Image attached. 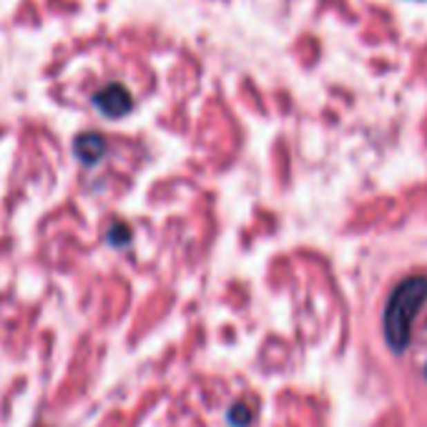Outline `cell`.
Masks as SVG:
<instances>
[{
	"label": "cell",
	"instance_id": "7a4b0ae2",
	"mask_svg": "<svg viewBox=\"0 0 427 427\" xmlns=\"http://www.w3.org/2000/svg\"><path fill=\"white\" fill-rule=\"evenodd\" d=\"M93 106H96L104 116L121 118L124 113L131 111L133 98L126 86H121V83H111V86H106L104 91H98L96 96H93Z\"/></svg>",
	"mask_w": 427,
	"mask_h": 427
},
{
	"label": "cell",
	"instance_id": "5b68a950",
	"mask_svg": "<svg viewBox=\"0 0 427 427\" xmlns=\"http://www.w3.org/2000/svg\"><path fill=\"white\" fill-rule=\"evenodd\" d=\"M108 239H111V244H113V247H124V241L131 239V231H129L126 227H116L108 234Z\"/></svg>",
	"mask_w": 427,
	"mask_h": 427
},
{
	"label": "cell",
	"instance_id": "6da1fadb",
	"mask_svg": "<svg viewBox=\"0 0 427 427\" xmlns=\"http://www.w3.org/2000/svg\"><path fill=\"white\" fill-rule=\"evenodd\" d=\"M427 299V279L425 276H407L387 296L385 307V339L392 352H405L412 337V322L420 314Z\"/></svg>",
	"mask_w": 427,
	"mask_h": 427
},
{
	"label": "cell",
	"instance_id": "3957f363",
	"mask_svg": "<svg viewBox=\"0 0 427 427\" xmlns=\"http://www.w3.org/2000/svg\"><path fill=\"white\" fill-rule=\"evenodd\" d=\"M73 153H76V159L86 166H93L101 156L106 153V141L104 136H98V133H83V136L76 138V144H73Z\"/></svg>",
	"mask_w": 427,
	"mask_h": 427
},
{
	"label": "cell",
	"instance_id": "277c9868",
	"mask_svg": "<svg viewBox=\"0 0 427 427\" xmlns=\"http://www.w3.org/2000/svg\"><path fill=\"white\" fill-rule=\"evenodd\" d=\"M229 425L231 427H249L252 425V420H254V412L249 410V405H244V402H236L231 410H229Z\"/></svg>",
	"mask_w": 427,
	"mask_h": 427
}]
</instances>
